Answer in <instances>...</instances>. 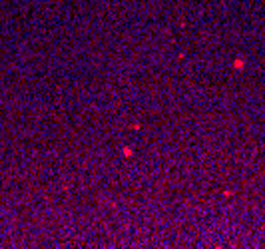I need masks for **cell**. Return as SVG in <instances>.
<instances>
[{"mask_svg": "<svg viewBox=\"0 0 265 249\" xmlns=\"http://www.w3.org/2000/svg\"><path fill=\"white\" fill-rule=\"evenodd\" d=\"M124 155H126V158H130V155H132V150H130V148H124Z\"/></svg>", "mask_w": 265, "mask_h": 249, "instance_id": "cell-2", "label": "cell"}, {"mask_svg": "<svg viewBox=\"0 0 265 249\" xmlns=\"http://www.w3.org/2000/svg\"><path fill=\"white\" fill-rule=\"evenodd\" d=\"M233 68H235V70L243 68V60H235V62H233Z\"/></svg>", "mask_w": 265, "mask_h": 249, "instance_id": "cell-1", "label": "cell"}]
</instances>
